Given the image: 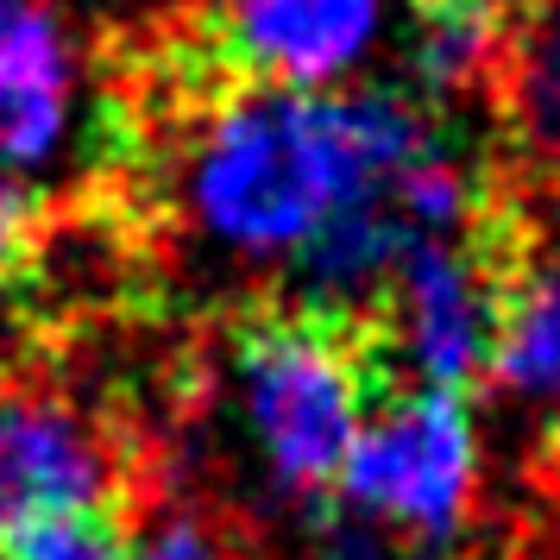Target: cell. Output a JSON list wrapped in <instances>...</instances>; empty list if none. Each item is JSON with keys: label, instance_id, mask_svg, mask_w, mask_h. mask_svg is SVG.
Segmentation results:
<instances>
[{"label": "cell", "instance_id": "11", "mask_svg": "<svg viewBox=\"0 0 560 560\" xmlns=\"http://www.w3.org/2000/svg\"><path fill=\"white\" fill-rule=\"evenodd\" d=\"M45 240V208L38 196H26L13 177H0V278H13L20 265H32Z\"/></svg>", "mask_w": 560, "mask_h": 560}, {"label": "cell", "instance_id": "2", "mask_svg": "<svg viewBox=\"0 0 560 560\" xmlns=\"http://www.w3.org/2000/svg\"><path fill=\"white\" fill-rule=\"evenodd\" d=\"M221 347L278 498L328 510L365 416L409 384L378 303L253 290L221 315Z\"/></svg>", "mask_w": 560, "mask_h": 560}, {"label": "cell", "instance_id": "6", "mask_svg": "<svg viewBox=\"0 0 560 560\" xmlns=\"http://www.w3.org/2000/svg\"><path fill=\"white\" fill-rule=\"evenodd\" d=\"M77 45L57 0H0V171H32L63 145Z\"/></svg>", "mask_w": 560, "mask_h": 560}, {"label": "cell", "instance_id": "7", "mask_svg": "<svg viewBox=\"0 0 560 560\" xmlns=\"http://www.w3.org/2000/svg\"><path fill=\"white\" fill-rule=\"evenodd\" d=\"M516 189H560V0H523L485 82Z\"/></svg>", "mask_w": 560, "mask_h": 560}, {"label": "cell", "instance_id": "5", "mask_svg": "<svg viewBox=\"0 0 560 560\" xmlns=\"http://www.w3.org/2000/svg\"><path fill=\"white\" fill-rule=\"evenodd\" d=\"M196 20L208 51L240 82L322 89L365 57L378 32V0H208Z\"/></svg>", "mask_w": 560, "mask_h": 560}, {"label": "cell", "instance_id": "10", "mask_svg": "<svg viewBox=\"0 0 560 560\" xmlns=\"http://www.w3.org/2000/svg\"><path fill=\"white\" fill-rule=\"evenodd\" d=\"M132 529H139L132 504L77 510V516H51V523L7 535L0 560H132Z\"/></svg>", "mask_w": 560, "mask_h": 560}, {"label": "cell", "instance_id": "3", "mask_svg": "<svg viewBox=\"0 0 560 560\" xmlns=\"http://www.w3.org/2000/svg\"><path fill=\"white\" fill-rule=\"evenodd\" d=\"M171 459L120 409L89 404L63 372H0V541L102 504H145Z\"/></svg>", "mask_w": 560, "mask_h": 560}, {"label": "cell", "instance_id": "8", "mask_svg": "<svg viewBox=\"0 0 560 560\" xmlns=\"http://www.w3.org/2000/svg\"><path fill=\"white\" fill-rule=\"evenodd\" d=\"M485 384L504 397H560V253L535 246L510 271Z\"/></svg>", "mask_w": 560, "mask_h": 560}, {"label": "cell", "instance_id": "12", "mask_svg": "<svg viewBox=\"0 0 560 560\" xmlns=\"http://www.w3.org/2000/svg\"><path fill=\"white\" fill-rule=\"evenodd\" d=\"M541 466H548V479L560 485V416H555V429H548V447H541Z\"/></svg>", "mask_w": 560, "mask_h": 560}, {"label": "cell", "instance_id": "1", "mask_svg": "<svg viewBox=\"0 0 560 560\" xmlns=\"http://www.w3.org/2000/svg\"><path fill=\"white\" fill-rule=\"evenodd\" d=\"M447 132L404 89L228 82L171 114L120 120V171L171 164L189 228L240 258H303L347 208L384 196Z\"/></svg>", "mask_w": 560, "mask_h": 560}, {"label": "cell", "instance_id": "4", "mask_svg": "<svg viewBox=\"0 0 560 560\" xmlns=\"http://www.w3.org/2000/svg\"><path fill=\"white\" fill-rule=\"evenodd\" d=\"M479 491V441L459 390L397 384L359 429L340 466V504L378 516V529L416 548H441L466 529Z\"/></svg>", "mask_w": 560, "mask_h": 560}, {"label": "cell", "instance_id": "9", "mask_svg": "<svg viewBox=\"0 0 560 560\" xmlns=\"http://www.w3.org/2000/svg\"><path fill=\"white\" fill-rule=\"evenodd\" d=\"M504 0H409V77L429 102L485 95L498 45H504Z\"/></svg>", "mask_w": 560, "mask_h": 560}]
</instances>
